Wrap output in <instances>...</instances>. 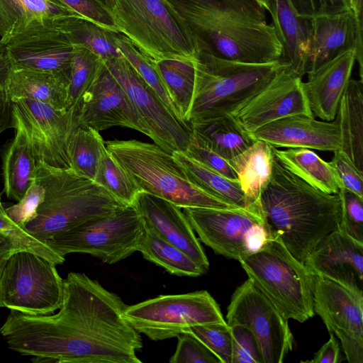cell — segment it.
I'll return each mask as SVG.
<instances>
[{"instance_id":"obj_15","label":"cell","mask_w":363,"mask_h":363,"mask_svg":"<svg viewBox=\"0 0 363 363\" xmlns=\"http://www.w3.org/2000/svg\"><path fill=\"white\" fill-rule=\"evenodd\" d=\"M227 312L228 325H242L253 333L263 363H281L292 350L294 337L288 320L250 278L235 289Z\"/></svg>"},{"instance_id":"obj_57","label":"cell","mask_w":363,"mask_h":363,"mask_svg":"<svg viewBox=\"0 0 363 363\" xmlns=\"http://www.w3.org/2000/svg\"><path fill=\"white\" fill-rule=\"evenodd\" d=\"M6 258H0V308L4 307V304L1 299V274L3 272V269L4 267V264L6 263Z\"/></svg>"},{"instance_id":"obj_58","label":"cell","mask_w":363,"mask_h":363,"mask_svg":"<svg viewBox=\"0 0 363 363\" xmlns=\"http://www.w3.org/2000/svg\"><path fill=\"white\" fill-rule=\"evenodd\" d=\"M261 5H262L266 10L269 11V0H255Z\"/></svg>"},{"instance_id":"obj_50","label":"cell","mask_w":363,"mask_h":363,"mask_svg":"<svg viewBox=\"0 0 363 363\" xmlns=\"http://www.w3.org/2000/svg\"><path fill=\"white\" fill-rule=\"evenodd\" d=\"M330 162L344 188L363 198V173L359 171L340 150L333 152Z\"/></svg>"},{"instance_id":"obj_36","label":"cell","mask_w":363,"mask_h":363,"mask_svg":"<svg viewBox=\"0 0 363 363\" xmlns=\"http://www.w3.org/2000/svg\"><path fill=\"white\" fill-rule=\"evenodd\" d=\"M144 223V222H143ZM145 228L138 251L143 257L171 274L199 277L205 271L183 251L163 239L150 226Z\"/></svg>"},{"instance_id":"obj_38","label":"cell","mask_w":363,"mask_h":363,"mask_svg":"<svg viewBox=\"0 0 363 363\" xmlns=\"http://www.w3.org/2000/svg\"><path fill=\"white\" fill-rule=\"evenodd\" d=\"M94 182L125 206L133 205L137 194L141 191L107 150L100 159Z\"/></svg>"},{"instance_id":"obj_13","label":"cell","mask_w":363,"mask_h":363,"mask_svg":"<svg viewBox=\"0 0 363 363\" xmlns=\"http://www.w3.org/2000/svg\"><path fill=\"white\" fill-rule=\"evenodd\" d=\"M192 229L216 253L238 260L259 251L269 239L259 211L250 208H185Z\"/></svg>"},{"instance_id":"obj_60","label":"cell","mask_w":363,"mask_h":363,"mask_svg":"<svg viewBox=\"0 0 363 363\" xmlns=\"http://www.w3.org/2000/svg\"><path fill=\"white\" fill-rule=\"evenodd\" d=\"M2 205L1 201V196H0V206Z\"/></svg>"},{"instance_id":"obj_1","label":"cell","mask_w":363,"mask_h":363,"mask_svg":"<svg viewBox=\"0 0 363 363\" xmlns=\"http://www.w3.org/2000/svg\"><path fill=\"white\" fill-rule=\"evenodd\" d=\"M127 305L85 274L69 272L57 313L11 310L0 328L8 347L34 363H141L140 335L124 317Z\"/></svg>"},{"instance_id":"obj_14","label":"cell","mask_w":363,"mask_h":363,"mask_svg":"<svg viewBox=\"0 0 363 363\" xmlns=\"http://www.w3.org/2000/svg\"><path fill=\"white\" fill-rule=\"evenodd\" d=\"M103 61L125 90L154 143L171 155L186 152L193 138L191 124L174 115L124 57Z\"/></svg>"},{"instance_id":"obj_49","label":"cell","mask_w":363,"mask_h":363,"mask_svg":"<svg viewBox=\"0 0 363 363\" xmlns=\"http://www.w3.org/2000/svg\"><path fill=\"white\" fill-rule=\"evenodd\" d=\"M296 13L302 18L333 15L350 9L349 0H289Z\"/></svg>"},{"instance_id":"obj_35","label":"cell","mask_w":363,"mask_h":363,"mask_svg":"<svg viewBox=\"0 0 363 363\" xmlns=\"http://www.w3.org/2000/svg\"><path fill=\"white\" fill-rule=\"evenodd\" d=\"M151 61L169 94L178 117L189 123L188 116L195 82L194 62L177 59Z\"/></svg>"},{"instance_id":"obj_41","label":"cell","mask_w":363,"mask_h":363,"mask_svg":"<svg viewBox=\"0 0 363 363\" xmlns=\"http://www.w3.org/2000/svg\"><path fill=\"white\" fill-rule=\"evenodd\" d=\"M0 232L11 239L20 250L36 254L56 264H61L65 260V257L13 221L6 214L3 204L0 206Z\"/></svg>"},{"instance_id":"obj_16","label":"cell","mask_w":363,"mask_h":363,"mask_svg":"<svg viewBox=\"0 0 363 363\" xmlns=\"http://www.w3.org/2000/svg\"><path fill=\"white\" fill-rule=\"evenodd\" d=\"M313 310L340 340L350 363H363V291L314 276Z\"/></svg>"},{"instance_id":"obj_37","label":"cell","mask_w":363,"mask_h":363,"mask_svg":"<svg viewBox=\"0 0 363 363\" xmlns=\"http://www.w3.org/2000/svg\"><path fill=\"white\" fill-rule=\"evenodd\" d=\"M106 150L99 132L79 125L69 145L70 168L78 175L94 181L100 159Z\"/></svg>"},{"instance_id":"obj_47","label":"cell","mask_w":363,"mask_h":363,"mask_svg":"<svg viewBox=\"0 0 363 363\" xmlns=\"http://www.w3.org/2000/svg\"><path fill=\"white\" fill-rule=\"evenodd\" d=\"M184 152L207 168L238 182L237 175L228 161L194 137L186 151Z\"/></svg>"},{"instance_id":"obj_25","label":"cell","mask_w":363,"mask_h":363,"mask_svg":"<svg viewBox=\"0 0 363 363\" xmlns=\"http://www.w3.org/2000/svg\"><path fill=\"white\" fill-rule=\"evenodd\" d=\"M4 86L11 101L30 99L68 110L69 78L64 74L11 66Z\"/></svg>"},{"instance_id":"obj_18","label":"cell","mask_w":363,"mask_h":363,"mask_svg":"<svg viewBox=\"0 0 363 363\" xmlns=\"http://www.w3.org/2000/svg\"><path fill=\"white\" fill-rule=\"evenodd\" d=\"M75 108L79 123L99 132L121 126L147 135L127 94L103 60L94 81Z\"/></svg>"},{"instance_id":"obj_23","label":"cell","mask_w":363,"mask_h":363,"mask_svg":"<svg viewBox=\"0 0 363 363\" xmlns=\"http://www.w3.org/2000/svg\"><path fill=\"white\" fill-rule=\"evenodd\" d=\"M275 148L305 147L335 152L340 148L337 123L318 121L314 116L295 115L267 123L250 133Z\"/></svg>"},{"instance_id":"obj_17","label":"cell","mask_w":363,"mask_h":363,"mask_svg":"<svg viewBox=\"0 0 363 363\" xmlns=\"http://www.w3.org/2000/svg\"><path fill=\"white\" fill-rule=\"evenodd\" d=\"M230 115L248 133L288 116H313L302 77L288 65L279 69L258 94Z\"/></svg>"},{"instance_id":"obj_29","label":"cell","mask_w":363,"mask_h":363,"mask_svg":"<svg viewBox=\"0 0 363 363\" xmlns=\"http://www.w3.org/2000/svg\"><path fill=\"white\" fill-rule=\"evenodd\" d=\"M190 124L194 138L227 160L255 142L230 113L193 120Z\"/></svg>"},{"instance_id":"obj_45","label":"cell","mask_w":363,"mask_h":363,"mask_svg":"<svg viewBox=\"0 0 363 363\" xmlns=\"http://www.w3.org/2000/svg\"><path fill=\"white\" fill-rule=\"evenodd\" d=\"M232 335L231 363H263L259 344L245 326L229 325Z\"/></svg>"},{"instance_id":"obj_21","label":"cell","mask_w":363,"mask_h":363,"mask_svg":"<svg viewBox=\"0 0 363 363\" xmlns=\"http://www.w3.org/2000/svg\"><path fill=\"white\" fill-rule=\"evenodd\" d=\"M304 265L313 276L363 291V243L346 235L339 227L319 242Z\"/></svg>"},{"instance_id":"obj_53","label":"cell","mask_w":363,"mask_h":363,"mask_svg":"<svg viewBox=\"0 0 363 363\" xmlns=\"http://www.w3.org/2000/svg\"><path fill=\"white\" fill-rule=\"evenodd\" d=\"M16 251H20L16 243L0 232V258H7Z\"/></svg>"},{"instance_id":"obj_6","label":"cell","mask_w":363,"mask_h":363,"mask_svg":"<svg viewBox=\"0 0 363 363\" xmlns=\"http://www.w3.org/2000/svg\"><path fill=\"white\" fill-rule=\"evenodd\" d=\"M113 1L118 32L151 60L198 59L200 42L169 0Z\"/></svg>"},{"instance_id":"obj_44","label":"cell","mask_w":363,"mask_h":363,"mask_svg":"<svg viewBox=\"0 0 363 363\" xmlns=\"http://www.w3.org/2000/svg\"><path fill=\"white\" fill-rule=\"evenodd\" d=\"M177 348L170 363H221L220 359L198 338L189 333L177 336Z\"/></svg>"},{"instance_id":"obj_43","label":"cell","mask_w":363,"mask_h":363,"mask_svg":"<svg viewBox=\"0 0 363 363\" xmlns=\"http://www.w3.org/2000/svg\"><path fill=\"white\" fill-rule=\"evenodd\" d=\"M341 217L339 228L354 240L363 243V198L341 188Z\"/></svg>"},{"instance_id":"obj_4","label":"cell","mask_w":363,"mask_h":363,"mask_svg":"<svg viewBox=\"0 0 363 363\" xmlns=\"http://www.w3.org/2000/svg\"><path fill=\"white\" fill-rule=\"evenodd\" d=\"M34 179L43 186L45 197L37 216L23 228L44 242L58 233L125 206L104 188L71 168L55 167L40 160Z\"/></svg>"},{"instance_id":"obj_31","label":"cell","mask_w":363,"mask_h":363,"mask_svg":"<svg viewBox=\"0 0 363 363\" xmlns=\"http://www.w3.org/2000/svg\"><path fill=\"white\" fill-rule=\"evenodd\" d=\"M52 24L72 45L84 47L102 60L123 57L116 43L117 32L79 16L56 17Z\"/></svg>"},{"instance_id":"obj_12","label":"cell","mask_w":363,"mask_h":363,"mask_svg":"<svg viewBox=\"0 0 363 363\" xmlns=\"http://www.w3.org/2000/svg\"><path fill=\"white\" fill-rule=\"evenodd\" d=\"M13 129L30 147L36 162L70 168L69 145L80 125L76 108L58 110L30 99L12 101Z\"/></svg>"},{"instance_id":"obj_19","label":"cell","mask_w":363,"mask_h":363,"mask_svg":"<svg viewBox=\"0 0 363 363\" xmlns=\"http://www.w3.org/2000/svg\"><path fill=\"white\" fill-rule=\"evenodd\" d=\"M52 19L28 25L8 40L6 52L12 66L59 73L69 78L73 45L53 27Z\"/></svg>"},{"instance_id":"obj_20","label":"cell","mask_w":363,"mask_h":363,"mask_svg":"<svg viewBox=\"0 0 363 363\" xmlns=\"http://www.w3.org/2000/svg\"><path fill=\"white\" fill-rule=\"evenodd\" d=\"M311 19L307 72L350 50L355 52L363 80V23L352 10Z\"/></svg>"},{"instance_id":"obj_54","label":"cell","mask_w":363,"mask_h":363,"mask_svg":"<svg viewBox=\"0 0 363 363\" xmlns=\"http://www.w3.org/2000/svg\"><path fill=\"white\" fill-rule=\"evenodd\" d=\"M12 65L6 50L0 52V85H4Z\"/></svg>"},{"instance_id":"obj_5","label":"cell","mask_w":363,"mask_h":363,"mask_svg":"<svg viewBox=\"0 0 363 363\" xmlns=\"http://www.w3.org/2000/svg\"><path fill=\"white\" fill-rule=\"evenodd\" d=\"M195 68L188 122L232 113L258 94L286 63L281 60L248 63L226 60L201 49Z\"/></svg>"},{"instance_id":"obj_28","label":"cell","mask_w":363,"mask_h":363,"mask_svg":"<svg viewBox=\"0 0 363 363\" xmlns=\"http://www.w3.org/2000/svg\"><path fill=\"white\" fill-rule=\"evenodd\" d=\"M335 120L340 130V150L363 173V80L350 79Z\"/></svg>"},{"instance_id":"obj_26","label":"cell","mask_w":363,"mask_h":363,"mask_svg":"<svg viewBox=\"0 0 363 363\" xmlns=\"http://www.w3.org/2000/svg\"><path fill=\"white\" fill-rule=\"evenodd\" d=\"M269 12L282 48L281 60L298 76L307 72L311 19L298 16L289 0H269Z\"/></svg>"},{"instance_id":"obj_22","label":"cell","mask_w":363,"mask_h":363,"mask_svg":"<svg viewBox=\"0 0 363 363\" xmlns=\"http://www.w3.org/2000/svg\"><path fill=\"white\" fill-rule=\"evenodd\" d=\"M145 225L197 263L205 272L208 258L182 208L172 203L140 191L133 203Z\"/></svg>"},{"instance_id":"obj_59","label":"cell","mask_w":363,"mask_h":363,"mask_svg":"<svg viewBox=\"0 0 363 363\" xmlns=\"http://www.w3.org/2000/svg\"><path fill=\"white\" fill-rule=\"evenodd\" d=\"M6 50V46H5V44H4L1 40H0V52L4 51Z\"/></svg>"},{"instance_id":"obj_56","label":"cell","mask_w":363,"mask_h":363,"mask_svg":"<svg viewBox=\"0 0 363 363\" xmlns=\"http://www.w3.org/2000/svg\"><path fill=\"white\" fill-rule=\"evenodd\" d=\"M105 8H106L111 13L113 8L114 1L113 0H96Z\"/></svg>"},{"instance_id":"obj_2","label":"cell","mask_w":363,"mask_h":363,"mask_svg":"<svg viewBox=\"0 0 363 363\" xmlns=\"http://www.w3.org/2000/svg\"><path fill=\"white\" fill-rule=\"evenodd\" d=\"M259 209L269 239L280 242L303 264L338 227L341 217L339 194H329L305 182L274 153L272 175L261 194Z\"/></svg>"},{"instance_id":"obj_32","label":"cell","mask_w":363,"mask_h":363,"mask_svg":"<svg viewBox=\"0 0 363 363\" xmlns=\"http://www.w3.org/2000/svg\"><path fill=\"white\" fill-rule=\"evenodd\" d=\"M274 155L286 168L311 186L329 194L341 189L339 178L330 162L305 147L280 150L273 147Z\"/></svg>"},{"instance_id":"obj_34","label":"cell","mask_w":363,"mask_h":363,"mask_svg":"<svg viewBox=\"0 0 363 363\" xmlns=\"http://www.w3.org/2000/svg\"><path fill=\"white\" fill-rule=\"evenodd\" d=\"M173 157L180 164L189 180L206 194L238 208H245V196L239 182L211 170L186 155L174 152Z\"/></svg>"},{"instance_id":"obj_40","label":"cell","mask_w":363,"mask_h":363,"mask_svg":"<svg viewBox=\"0 0 363 363\" xmlns=\"http://www.w3.org/2000/svg\"><path fill=\"white\" fill-rule=\"evenodd\" d=\"M116 43L125 60L143 80L152 87L174 115L178 117L175 107L150 58L121 33H118L116 35Z\"/></svg>"},{"instance_id":"obj_52","label":"cell","mask_w":363,"mask_h":363,"mask_svg":"<svg viewBox=\"0 0 363 363\" xmlns=\"http://www.w3.org/2000/svg\"><path fill=\"white\" fill-rule=\"evenodd\" d=\"M9 128H13L12 101L0 85V135Z\"/></svg>"},{"instance_id":"obj_8","label":"cell","mask_w":363,"mask_h":363,"mask_svg":"<svg viewBox=\"0 0 363 363\" xmlns=\"http://www.w3.org/2000/svg\"><path fill=\"white\" fill-rule=\"evenodd\" d=\"M238 261L286 319L303 323L314 316V276L280 242L269 239L259 251Z\"/></svg>"},{"instance_id":"obj_9","label":"cell","mask_w":363,"mask_h":363,"mask_svg":"<svg viewBox=\"0 0 363 363\" xmlns=\"http://www.w3.org/2000/svg\"><path fill=\"white\" fill-rule=\"evenodd\" d=\"M144 223L133 205L58 233L45 242L62 257L86 253L114 264L138 251Z\"/></svg>"},{"instance_id":"obj_33","label":"cell","mask_w":363,"mask_h":363,"mask_svg":"<svg viewBox=\"0 0 363 363\" xmlns=\"http://www.w3.org/2000/svg\"><path fill=\"white\" fill-rule=\"evenodd\" d=\"M3 192L19 201L24 196L35 175L36 160L23 138L14 134L1 151Z\"/></svg>"},{"instance_id":"obj_10","label":"cell","mask_w":363,"mask_h":363,"mask_svg":"<svg viewBox=\"0 0 363 363\" xmlns=\"http://www.w3.org/2000/svg\"><path fill=\"white\" fill-rule=\"evenodd\" d=\"M56 264L28 251L6 258L1 278L4 307L32 315L54 313L62 303L63 281Z\"/></svg>"},{"instance_id":"obj_46","label":"cell","mask_w":363,"mask_h":363,"mask_svg":"<svg viewBox=\"0 0 363 363\" xmlns=\"http://www.w3.org/2000/svg\"><path fill=\"white\" fill-rule=\"evenodd\" d=\"M44 197L43 186L33 179L22 199L5 208V211L13 221L23 228L37 216V209Z\"/></svg>"},{"instance_id":"obj_7","label":"cell","mask_w":363,"mask_h":363,"mask_svg":"<svg viewBox=\"0 0 363 363\" xmlns=\"http://www.w3.org/2000/svg\"><path fill=\"white\" fill-rule=\"evenodd\" d=\"M106 150L138 188L185 208H238L193 184L180 164L156 144L137 140L105 141Z\"/></svg>"},{"instance_id":"obj_55","label":"cell","mask_w":363,"mask_h":363,"mask_svg":"<svg viewBox=\"0 0 363 363\" xmlns=\"http://www.w3.org/2000/svg\"><path fill=\"white\" fill-rule=\"evenodd\" d=\"M350 9L359 18L362 19V2L363 0H349Z\"/></svg>"},{"instance_id":"obj_24","label":"cell","mask_w":363,"mask_h":363,"mask_svg":"<svg viewBox=\"0 0 363 363\" xmlns=\"http://www.w3.org/2000/svg\"><path fill=\"white\" fill-rule=\"evenodd\" d=\"M355 61V52L350 50L307 73L304 86L313 116L324 121L335 120Z\"/></svg>"},{"instance_id":"obj_42","label":"cell","mask_w":363,"mask_h":363,"mask_svg":"<svg viewBox=\"0 0 363 363\" xmlns=\"http://www.w3.org/2000/svg\"><path fill=\"white\" fill-rule=\"evenodd\" d=\"M186 332L203 342L221 363H231L232 335L227 323L197 325L189 328Z\"/></svg>"},{"instance_id":"obj_48","label":"cell","mask_w":363,"mask_h":363,"mask_svg":"<svg viewBox=\"0 0 363 363\" xmlns=\"http://www.w3.org/2000/svg\"><path fill=\"white\" fill-rule=\"evenodd\" d=\"M79 16L118 32L111 13L96 0H55Z\"/></svg>"},{"instance_id":"obj_30","label":"cell","mask_w":363,"mask_h":363,"mask_svg":"<svg viewBox=\"0 0 363 363\" xmlns=\"http://www.w3.org/2000/svg\"><path fill=\"white\" fill-rule=\"evenodd\" d=\"M67 16L79 15L55 0H0V40L5 44L36 21Z\"/></svg>"},{"instance_id":"obj_11","label":"cell","mask_w":363,"mask_h":363,"mask_svg":"<svg viewBox=\"0 0 363 363\" xmlns=\"http://www.w3.org/2000/svg\"><path fill=\"white\" fill-rule=\"evenodd\" d=\"M124 317L137 332L155 341L177 337L194 325L226 323L218 304L205 290L160 295L127 306Z\"/></svg>"},{"instance_id":"obj_39","label":"cell","mask_w":363,"mask_h":363,"mask_svg":"<svg viewBox=\"0 0 363 363\" xmlns=\"http://www.w3.org/2000/svg\"><path fill=\"white\" fill-rule=\"evenodd\" d=\"M102 59L90 50L73 45L70 67L68 110L75 108L98 73Z\"/></svg>"},{"instance_id":"obj_27","label":"cell","mask_w":363,"mask_h":363,"mask_svg":"<svg viewBox=\"0 0 363 363\" xmlns=\"http://www.w3.org/2000/svg\"><path fill=\"white\" fill-rule=\"evenodd\" d=\"M273 160V147L257 140L240 155L228 160L244 194L246 208L259 211V198L270 179Z\"/></svg>"},{"instance_id":"obj_3","label":"cell","mask_w":363,"mask_h":363,"mask_svg":"<svg viewBox=\"0 0 363 363\" xmlns=\"http://www.w3.org/2000/svg\"><path fill=\"white\" fill-rule=\"evenodd\" d=\"M189 24L201 49L226 60L265 63L282 48L265 8L255 0H169Z\"/></svg>"},{"instance_id":"obj_51","label":"cell","mask_w":363,"mask_h":363,"mask_svg":"<svg viewBox=\"0 0 363 363\" xmlns=\"http://www.w3.org/2000/svg\"><path fill=\"white\" fill-rule=\"evenodd\" d=\"M327 342L315 353L313 359L304 361L311 363H338L342 361L340 347L338 341L333 333Z\"/></svg>"}]
</instances>
